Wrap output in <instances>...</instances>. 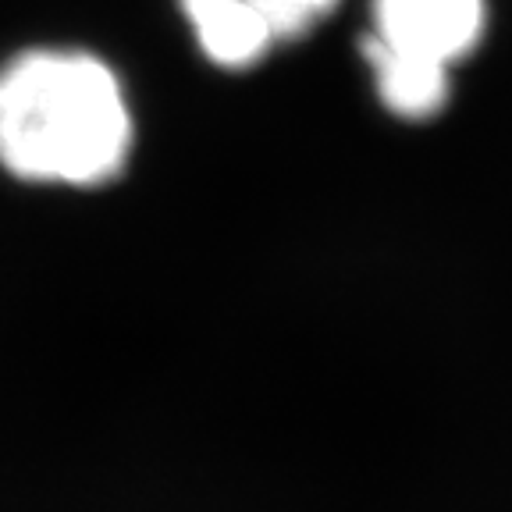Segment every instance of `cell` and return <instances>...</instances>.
<instances>
[{
  "mask_svg": "<svg viewBox=\"0 0 512 512\" xmlns=\"http://www.w3.org/2000/svg\"><path fill=\"white\" fill-rule=\"evenodd\" d=\"M203 54L221 68H249L278 43L249 0H182Z\"/></svg>",
  "mask_w": 512,
  "mask_h": 512,
  "instance_id": "4",
  "label": "cell"
},
{
  "mask_svg": "<svg viewBox=\"0 0 512 512\" xmlns=\"http://www.w3.org/2000/svg\"><path fill=\"white\" fill-rule=\"evenodd\" d=\"M363 57H367L370 72H374V86L381 104L395 114V118L409 121H427L448 104V64H438L431 57H420L413 50H402L384 43L381 36L370 32L363 40Z\"/></svg>",
  "mask_w": 512,
  "mask_h": 512,
  "instance_id": "3",
  "label": "cell"
},
{
  "mask_svg": "<svg viewBox=\"0 0 512 512\" xmlns=\"http://www.w3.org/2000/svg\"><path fill=\"white\" fill-rule=\"evenodd\" d=\"M488 29V0H374V36L438 64L470 57Z\"/></svg>",
  "mask_w": 512,
  "mask_h": 512,
  "instance_id": "2",
  "label": "cell"
},
{
  "mask_svg": "<svg viewBox=\"0 0 512 512\" xmlns=\"http://www.w3.org/2000/svg\"><path fill=\"white\" fill-rule=\"evenodd\" d=\"M274 40H296L335 11L338 0H249Z\"/></svg>",
  "mask_w": 512,
  "mask_h": 512,
  "instance_id": "5",
  "label": "cell"
},
{
  "mask_svg": "<svg viewBox=\"0 0 512 512\" xmlns=\"http://www.w3.org/2000/svg\"><path fill=\"white\" fill-rule=\"evenodd\" d=\"M132 111L118 75L72 50H29L0 68V164L40 185L89 189L125 168Z\"/></svg>",
  "mask_w": 512,
  "mask_h": 512,
  "instance_id": "1",
  "label": "cell"
}]
</instances>
